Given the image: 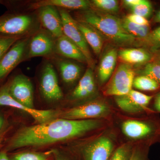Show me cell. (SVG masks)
Listing matches in <instances>:
<instances>
[{
	"instance_id": "1",
	"label": "cell",
	"mask_w": 160,
	"mask_h": 160,
	"mask_svg": "<svg viewBox=\"0 0 160 160\" xmlns=\"http://www.w3.org/2000/svg\"><path fill=\"white\" fill-rule=\"evenodd\" d=\"M100 119L69 120L57 118L22 128L13 136L8 149L39 147L78 137L100 128Z\"/></svg>"
},
{
	"instance_id": "2",
	"label": "cell",
	"mask_w": 160,
	"mask_h": 160,
	"mask_svg": "<svg viewBox=\"0 0 160 160\" xmlns=\"http://www.w3.org/2000/svg\"><path fill=\"white\" fill-rule=\"evenodd\" d=\"M79 21L89 24L118 46H128L135 42L134 37L125 31L122 20L112 14L98 9L83 10Z\"/></svg>"
},
{
	"instance_id": "3",
	"label": "cell",
	"mask_w": 160,
	"mask_h": 160,
	"mask_svg": "<svg viewBox=\"0 0 160 160\" xmlns=\"http://www.w3.org/2000/svg\"><path fill=\"white\" fill-rule=\"evenodd\" d=\"M37 25L35 19L32 15H8L0 17V33L22 37L35 30Z\"/></svg>"
},
{
	"instance_id": "4",
	"label": "cell",
	"mask_w": 160,
	"mask_h": 160,
	"mask_svg": "<svg viewBox=\"0 0 160 160\" xmlns=\"http://www.w3.org/2000/svg\"><path fill=\"white\" fill-rule=\"evenodd\" d=\"M110 113V107L106 102L94 100L59 112L58 118L69 120L100 119Z\"/></svg>"
},
{
	"instance_id": "5",
	"label": "cell",
	"mask_w": 160,
	"mask_h": 160,
	"mask_svg": "<svg viewBox=\"0 0 160 160\" xmlns=\"http://www.w3.org/2000/svg\"><path fill=\"white\" fill-rule=\"evenodd\" d=\"M135 74V72L130 65L120 64L104 89V95L118 97L127 94L132 89Z\"/></svg>"
},
{
	"instance_id": "6",
	"label": "cell",
	"mask_w": 160,
	"mask_h": 160,
	"mask_svg": "<svg viewBox=\"0 0 160 160\" xmlns=\"http://www.w3.org/2000/svg\"><path fill=\"white\" fill-rule=\"evenodd\" d=\"M58 9L62 18L63 34L79 48L86 58L89 68L93 69L95 66L94 60L89 46L78 27L76 20H74L66 9Z\"/></svg>"
},
{
	"instance_id": "7",
	"label": "cell",
	"mask_w": 160,
	"mask_h": 160,
	"mask_svg": "<svg viewBox=\"0 0 160 160\" xmlns=\"http://www.w3.org/2000/svg\"><path fill=\"white\" fill-rule=\"evenodd\" d=\"M0 106H6L22 110L31 116L37 122L42 123L58 118L59 112L53 110H40L24 106L12 96L9 92V85L0 89Z\"/></svg>"
},
{
	"instance_id": "8",
	"label": "cell",
	"mask_w": 160,
	"mask_h": 160,
	"mask_svg": "<svg viewBox=\"0 0 160 160\" xmlns=\"http://www.w3.org/2000/svg\"><path fill=\"white\" fill-rule=\"evenodd\" d=\"M40 89L44 98L49 101H59L63 94L59 84L54 66L50 62L46 63L41 72Z\"/></svg>"
},
{
	"instance_id": "9",
	"label": "cell",
	"mask_w": 160,
	"mask_h": 160,
	"mask_svg": "<svg viewBox=\"0 0 160 160\" xmlns=\"http://www.w3.org/2000/svg\"><path fill=\"white\" fill-rule=\"evenodd\" d=\"M54 38L48 32L39 31L29 39L26 59L47 56L53 53L55 49Z\"/></svg>"
},
{
	"instance_id": "10",
	"label": "cell",
	"mask_w": 160,
	"mask_h": 160,
	"mask_svg": "<svg viewBox=\"0 0 160 160\" xmlns=\"http://www.w3.org/2000/svg\"><path fill=\"white\" fill-rule=\"evenodd\" d=\"M29 39H20L0 60V79L9 74L23 59L26 58Z\"/></svg>"
},
{
	"instance_id": "11",
	"label": "cell",
	"mask_w": 160,
	"mask_h": 160,
	"mask_svg": "<svg viewBox=\"0 0 160 160\" xmlns=\"http://www.w3.org/2000/svg\"><path fill=\"white\" fill-rule=\"evenodd\" d=\"M8 85L9 92L15 99L24 106L34 108L33 86L29 78L18 75Z\"/></svg>"
},
{
	"instance_id": "12",
	"label": "cell",
	"mask_w": 160,
	"mask_h": 160,
	"mask_svg": "<svg viewBox=\"0 0 160 160\" xmlns=\"http://www.w3.org/2000/svg\"><path fill=\"white\" fill-rule=\"evenodd\" d=\"M152 98V96L147 95L132 89L127 94L115 97V99L118 106L123 111L136 113L148 109Z\"/></svg>"
},
{
	"instance_id": "13",
	"label": "cell",
	"mask_w": 160,
	"mask_h": 160,
	"mask_svg": "<svg viewBox=\"0 0 160 160\" xmlns=\"http://www.w3.org/2000/svg\"><path fill=\"white\" fill-rule=\"evenodd\" d=\"M114 151L112 140L102 136L85 146L82 153L84 160H109Z\"/></svg>"
},
{
	"instance_id": "14",
	"label": "cell",
	"mask_w": 160,
	"mask_h": 160,
	"mask_svg": "<svg viewBox=\"0 0 160 160\" xmlns=\"http://www.w3.org/2000/svg\"><path fill=\"white\" fill-rule=\"evenodd\" d=\"M122 130L127 137L136 140L151 138L158 132L157 126L153 123L134 119L124 121Z\"/></svg>"
},
{
	"instance_id": "15",
	"label": "cell",
	"mask_w": 160,
	"mask_h": 160,
	"mask_svg": "<svg viewBox=\"0 0 160 160\" xmlns=\"http://www.w3.org/2000/svg\"><path fill=\"white\" fill-rule=\"evenodd\" d=\"M38 18L41 24L57 39L63 35L62 18L56 7L46 6L38 9Z\"/></svg>"
},
{
	"instance_id": "16",
	"label": "cell",
	"mask_w": 160,
	"mask_h": 160,
	"mask_svg": "<svg viewBox=\"0 0 160 160\" xmlns=\"http://www.w3.org/2000/svg\"><path fill=\"white\" fill-rule=\"evenodd\" d=\"M55 52L65 58L87 64L86 58L79 48L64 35L56 40Z\"/></svg>"
},
{
	"instance_id": "17",
	"label": "cell",
	"mask_w": 160,
	"mask_h": 160,
	"mask_svg": "<svg viewBox=\"0 0 160 160\" xmlns=\"http://www.w3.org/2000/svg\"><path fill=\"white\" fill-rule=\"evenodd\" d=\"M91 2L86 0H41L32 3L29 7L39 9L46 6H54L58 9L82 10L90 9Z\"/></svg>"
},
{
	"instance_id": "18",
	"label": "cell",
	"mask_w": 160,
	"mask_h": 160,
	"mask_svg": "<svg viewBox=\"0 0 160 160\" xmlns=\"http://www.w3.org/2000/svg\"><path fill=\"white\" fill-rule=\"evenodd\" d=\"M118 52L115 48L109 49L105 52L100 61L98 69L100 83L104 84L109 81L115 70Z\"/></svg>"
},
{
	"instance_id": "19",
	"label": "cell",
	"mask_w": 160,
	"mask_h": 160,
	"mask_svg": "<svg viewBox=\"0 0 160 160\" xmlns=\"http://www.w3.org/2000/svg\"><path fill=\"white\" fill-rule=\"evenodd\" d=\"M96 90L93 69L88 68L72 93L74 99L87 98L94 94Z\"/></svg>"
},
{
	"instance_id": "20",
	"label": "cell",
	"mask_w": 160,
	"mask_h": 160,
	"mask_svg": "<svg viewBox=\"0 0 160 160\" xmlns=\"http://www.w3.org/2000/svg\"><path fill=\"white\" fill-rule=\"evenodd\" d=\"M56 63L61 78L66 84H73L79 78L82 69L77 63L65 58H58Z\"/></svg>"
},
{
	"instance_id": "21",
	"label": "cell",
	"mask_w": 160,
	"mask_h": 160,
	"mask_svg": "<svg viewBox=\"0 0 160 160\" xmlns=\"http://www.w3.org/2000/svg\"><path fill=\"white\" fill-rule=\"evenodd\" d=\"M77 23L88 46L91 47L95 54L98 56L104 44L102 35L94 27L87 23L79 21H77Z\"/></svg>"
},
{
	"instance_id": "22",
	"label": "cell",
	"mask_w": 160,
	"mask_h": 160,
	"mask_svg": "<svg viewBox=\"0 0 160 160\" xmlns=\"http://www.w3.org/2000/svg\"><path fill=\"white\" fill-rule=\"evenodd\" d=\"M120 59L127 64L141 65L149 62L152 56L149 51L142 48H128L118 52Z\"/></svg>"
},
{
	"instance_id": "23",
	"label": "cell",
	"mask_w": 160,
	"mask_h": 160,
	"mask_svg": "<svg viewBox=\"0 0 160 160\" xmlns=\"http://www.w3.org/2000/svg\"><path fill=\"white\" fill-rule=\"evenodd\" d=\"M122 20V25L125 31L139 41L145 38L150 32L149 26H141L130 22L126 18Z\"/></svg>"
},
{
	"instance_id": "24",
	"label": "cell",
	"mask_w": 160,
	"mask_h": 160,
	"mask_svg": "<svg viewBox=\"0 0 160 160\" xmlns=\"http://www.w3.org/2000/svg\"><path fill=\"white\" fill-rule=\"evenodd\" d=\"M132 86L142 91H153L159 89L160 84L149 77L141 75L135 77Z\"/></svg>"
},
{
	"instance_id": "25",
	"label": "cell",
	"mask_w": 160,
	"mask_h": 160,
	"mask_svg": "<svg viewBox=\"0 0 160 160\" xmlns=\"http://www.w3.org/2000/svg\"><path fill=\"white\" fill-rule=\"evenodd\" d=\"M140 44L148 48L152 52L160 49V26L150 31L144 39L139 41Z\"/></svg>"
},
{
	"instance_id": "26",
	"label": "cell",
	"mask_w": 160,
	"mask_h": 160,
	"mask_svg": "<svg viewBox=\"0 0 160 160\" xmlns=\"http://www.w3.org/2000/svg\"><path fill=\"white\" fill-rule=\"evenodd\" d=\"M92 3L98 10L109 14L119 10V4L116 0H93Z\"/></svg>"
},
{
	"instance_id": "27",
	"label": "cell",
	"mask_w": 160,
	"mask_h": 160,
	"mask_svg": "<svg viewBox=\"0 0 160 160\" xmlns=\"http://www.w3.org/2000/svg\"><path fill=\"white\" fill-rule=\"evenodd\" d=\"M133 149L130 144H123L113 151L109 160H130Z\"/></svg>"
},
{
	"instance_id": "28",
	"label": "cell",
	"mask_w": 160,
	"mask_h": 160,
	"mask_svg": "<svg viewBox=\"0 0 160 160\" xmlns=\"http://www.w3.org/2000/svg\"><path fill=\"white\" fill-rule=\"evenodd\" d=\"M140 73L152 78L160 84V64L153 62L146 63Z\"/></svg>"
},
{
	"instance_id": "29",
	"label": "cell",
	"mask_w": 160,
	"mask_h": 160,
	"mask_svg": "<svg viewBox=\"0 0 160 160\" xmlns=\"http://www.w3.org/2000/svg\"><path fill=\"white\" fill-rule=\"evenodd\" d=\"M130 9L133 14L142 17L146 19L151 15L152 11L151 3L146 0H142L141 2Z\"/></svg>"
},
{
	"instance_id": "30",
	"label": "cell",
	"mask_w": 160,
	"mask_h": 160,
	"mask_svg": "<svg viewBox=\"0 0 160 160\" xmlns=\"http://www.w3.org/2000/svg\"><path fill=\"white\" fill-rule=\"evenodd\" d=\"M21 38L6 35L0 36V60L13 44L21 39Z\"/></svg>"
},
{
	"instance_id": "31",
	"label": "cell",
	"mask_w": 160,
	"mask_h": 160,
	"mask_svg": "<svg viewBox=\"0 0 160 160\" xmlns=\"http://www.w3.org/2000/svg\"><path fill=\"white\" fill-rule=\"evenodd\" d=\"M13 160H49V158L46 153L28 152L15 155Z\"/></svg>"
},
{
	"instance_id": "32",
	"label": "cell",
	"mask_w": 160,
	"mask_h": 160,
	"mask_svg": "<svg viewBox=\"0 0 160 160\" xmlns=\"http://www.w3.org/2000/svg\"><path fill=\"white\" fill-rule=\"evenodd\" d=\"M130 160H149L148 151L142 148H133Z\"/></svg>"
},
{
	"instance_id": "33",
	"label": "cell",
	"mask_w": 160,
	"mask_h": 160,
	"mask_svg": "<svg viewBox=\"0 0 160 160\" xmlns=\"http://www.w3.org/2000/svg\"><path fill=\"white\" fill-rule=\"evenodd\" d=\"M126 18L131 22L141 26H149V22L146 18L132 13L126 16Z\"/></svg>"
},
{
	"instance_id": "34",
	"label": "cell",
	"mask_w": 160,
	"mask_h": 160,
	"mask_svg": "<svg viewBox=\"0 0 160 160\" xmlns=\"http://www.w3.org/2000/svg\"><path fill=\"white\" fill-rule=\"evenodd\" d=\"M142 0H125L123 1L124 5L128 8L131 9L141 2Z\"/></svg>"
},
{
	"instance_id": "35",
	"label": "cell",
	"mask_w": 160,
	"mask_h": 160,
	"mask_svg": "<svg viewBox=\"0 0 160 160\" xmlns=\"http://www.w3.org/2000/svg\"><path fill=\"white\" fill-rule=\"evenodd\" d=\"M154 106L155 109L160 112V92L155 97Z\"/></svg>"
},
{
	"instance_id": "36",
	"label": "cell",
	"mask_w": 160,
	"mask_h": 160,
	"mask_svg": "<svg viewBox=\"0 0 160 160\" xmlns=\"http://www.w3.org/2000/svg\"><path fill=\"white\" fill-rule=\"evenodd\" d=\"M154 55L152 56V62L160 64V49L154 52Z\"/></svg>"
},
{
	"instance_id": "37",
	"label": "cell",
	"mask_w": 160,
	"mask_h": 160,
	"mask_svg": "<svg viewBox=\"0 0 160 160\" xmlns=\"http://www.w3.org/2000/svg\"><path fill=\"white\" fill-rule=\"evenodd\" d=\"M0 160H10L5 152H0Z\"/></svg>"
},
{
	"instance_id": "38",
	"label": "cell",
	"mask_w": 160,
	"mask_h": 160,
	"mask_svg": "<svg viewBox=\"0 0 160 160\" xmlns=\"http://www.w3.org/2000/svg\"><path fill=\"white\" fill-rule=\"evenodd\" d=\"M153 20L155 22L160 23V10L155 15Z\"/></svg>"
},
{
	"instance_id": "39",
	"label": "cell",
	"mask_w": 160,
	"mask_h": 160,
	"mask_svg": "<svg viewBox=\"0 0 160 160\" xmlns=\"http://www.w3.org/2000/svg\"><path fill=\"white\" fill-rule=\"evenodd\" d=\"M3 122H4V120H3L2 118L0 116V129H1L3 126Z\"/></svg>"
},
{
	"instance_id": "40",
	"label": "cell",
	"mask_w": 160,
	"mask_h": 160,
	"mask_svg": "<svg viewBox=\"0 0 160 160\" xmlns=\"http://www.w3.org/2000/svg\"><path fill=\"white\" fill-rule=\"evenodd\" d=\"M4 132H2V133H0V145H1L2 141L3 138H4Z\"/></svg>"
},
{
	"instance_id": "41",
	"label": "cell",
	"mask_w": 160,
	"mask_h": 160,
	"mask_svg": "<svg viewBox=\"0 0 160 160\" xmlns=\"http://www.w3.org/2000/svg\"><path fill=\"white\" fill-rule=\"evenodd\" d=\"M57 160H66V159H63V158H61L58 159Z\"/></svg>"
}]
</instances>
